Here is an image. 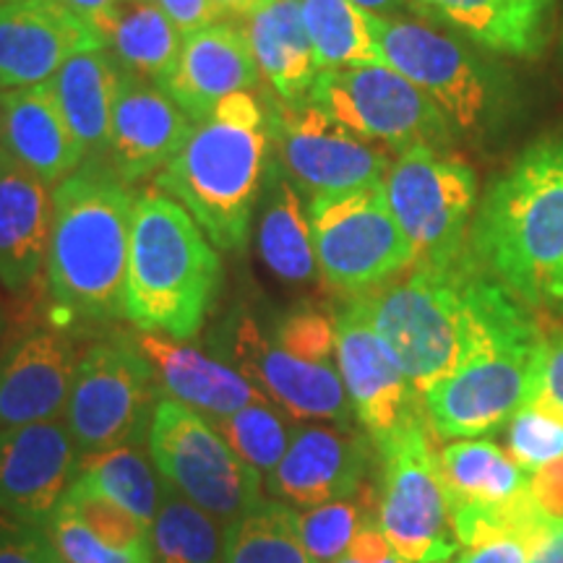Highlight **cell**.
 <instances>
[{
  "mask_svg": "<svg viewBox=\"0 0 563 563\" xmlns=\"http://www.w3.org/2000/svg\"><path fill=\"white\" fill-rule=\"evenodd\" d=\"M352 306L389 344L420 394L509 336L540 329L522 300L467 256L446 269H410Z\"/></svg>",
  "mask_w": 563,
  "mask_h": 563,
  "instance_id": "cell-1",
  "label": "cell"
},
{
  "mask_svg": "<svg viewBox=\"0 0 563 563\" xmlns=\"http://www.w3.org/2000/svg\"><path fill=\"white\" fill-rule=\"evenodd\" d=\"M136 199L104 159H87L53 188L42 287L47 313L63 327H108L125 319Z\"/></svg>",
  "mask_w": 563,
  "mask_h": 563,
  "instance_id": "cell-2",
  "label": "cell"
},
{
  "mask_svg": "<svg viewBox=\"0 0 563 563\" xmlns=\"http://www.w3.org/2000/svg\"><path fill=\"white\" fill-rule=\"evenodd\" d=\"M467 253L530 311H563V136L534 141L490 183Z\"/></svg>",
  "mask_w": 563,
  "mask_h": 563,
  "instance_id": "cell-3",
  "label": "cell"
},
{
  "mask_svg": "<svg viewBox=\"0 0 563 563\" xmlns=\"http://www.w3.org/2000/svg\"><path fill=\"white\" fill-rule=\"evenodd\" d=\"M269 159L266 104L253 91H238L194 125L154 186L188 209L217 251L238 253L249 243Z\"/></svg>",
  "mask_w": 563,
  "mask_h": 563,
  "instance_id": "cell-4",
  "label": "cell"
},
{
  "mask_svg": "<svg viewBox=\"0 0 563 563\" xmlns=\"http://www.w3.org/2000/svg\"><path fill=\"white\" fill-rule=\"evenodd\" d=\"M220 285V253L188 209L159 188L139 194L125 279V319L133 329L191 342Z\"/></svg>",
  "mask_w": 563,
  "mask_h": 563,
  "instance_id": "cell-5",
  "label": "cell"
},
{
  "mask_svg": "<svg viewBox=\"0 0 563 563\" xmlns=\"http://www.w3.org/2000/svg\"><path fill=\"white\" fill-rule=\"evenodd\" d=\"M162 386L133 332H115L81 350L66 420L79 456L150 439Z\"/></svg>",
  "mask_w": 563,
  "mask_h": 563,
  "instance_id": "cell-6",
  "label": "cell"
},
{
  "mask_svg": "<svg viewBox=\"0 0 563 563\" xmlns=\"http://www.w3.org/2000/svg\"><path fill=\"white\" fill-rule=\"evenodd\" d=\"M382 188L412 249V269H446L467 256L477 178L462 157L415 146L397 154Z\"/></svg>",
  "mask_w": 563,
  "mask_h": 563,
  "instance_id": "cell-7",
  "label": "cell"
},
{
  "mask_svg": "<svg viewBox=\"0 0 563 563\" xmlns=\"http://www.w3.org/2000/svg\"><path fill=\"white\" fill-rule=\"evenodd\" d=\"M435 439L426 415L376 443L382 460L378 525L391 551L410 563H446L460 548Z\"/></svg>",
  "mask_w": 563,
  "mask_h": 563,
  "instance_id": "cell-8",
  "label": "cell"
},
{
  "mask_svg": "<svg viewBox=\"0 0 563 563\" xmlns=\"http://www.w3.org/2000/svg\"><path fill=\"white\" fill-rule=\"evenodd\" d=\"M146 443L162 481L222 525L264 504V477L191 407L159 399Z\"/></svg>",
  "mask_w": 563,
  "mask_h": 563,
  "instance_id": "cell-9",
  "label": "cell"
},
{
  "mask_svg": "<svg viewBox=\"0 0 563 563\" xmlns=\"http://www.w3.org/2000/svg\"><path fill=\"white\" fill-rule=\"evenodd\" d=\"M308 217L319 274L332 290L352 298L412 269V249L382 186L313 196Z\"/></svg>",
  "mask_w": 563,
  "mask_h": 563,
  "instance_id": "cell-10",
  "label": "cell"
},
{
  "mask_svg": "<svg viewBox=\"0 0 563 563\" xmlns=\"http://www.w3.org/2000/svg\"><path fill=\"white\" fill-rule=\"evenodd\" d=\"M543 329L501 340L452 376L422 391L428 422L439 439H481L538 399Z\"/></svg>",
  "mask_w": 563,
  "mask_h": 563,
  "instance_id": "cell-11",
  "label": "cell"
},
{
  "mask_svg": "<svg viewBox=\"0 0 563 563\" xmlns=\"http://www.w3.org/2000/svg\"><path fill=\"white\" fill-rule=\"evenodd\" d=\"M308 100L357 136L397 154L415 146L449 150L454 141L446 112L384 63L319 70Z\"/></svg>",
  "mask_w": 563,
  "mask_h": 563,
  "instance_id": "cell-12",
  "label": "cell"
},
{
  "mask_svg": "<svg viewBox=\"0 0 563 563\" xmlns=\"http://www.w3.org/2000/svg\"><path fill=\"white\" fill-rule=\"evenodd\" d=\"M272 154L300 191L347 194L382 186L391 159L384 146L357 136L311 100L266 104Z\"/></svg>",
  "mask_w": 563,
  "mask_h": 563,
  "instance_id": "cell-13",
  "label": "cell"
},
{
  "mask_svg": "<svg viewBox=\"0 0 563 563\" xmlns=\"http://www.w3.org/2000/svg\"><path fill=\"white\" fill-rule=\"evenodd\" d=\"M371 24L384 66L426 91L456 131L483 129L490 110V79L462 40L418 19L371 16Z\"/></svg>",
  "mask_w": 563,
  "mask_h": 563,
  "instance_id": "cell-14",
  "label": "cell"
},
{
  "mask_svg": "<svg viewBox=\"0 0 563 563\" xmlns=\"http://www.w3.org/2000/svg\"><path fill=\"white\" fill-rule=\"evenodd\" d=\"M220 357L241 371L249 382L295 422H327L352 428L347 389L340 365L311 363L282 350L256 319L238 313L224 329Z\"/></svg>",
  "mask_w": 563,
  "mask_h": 563,
  "instance_id": "cell-15",
  "label": "cell"
},
{
  "mask_svg": "<svg viewBox=\"0 0 563 563\" xmlns=\"http://www.w3.org/2000/svg\"><path fill=\"white\" fill-rule=\"evenodd\" d=\"M79 357L76 329L51 313L11 329L0 350V428L63 418Z\"/></svg>",
  "mask_w": 563,
  "mask_h": 563,
  "instance_id": "cell-16",
  "label": "cell"
},
{
  "mask_svg": "<svg viewBox=\"0 0 563 563\" xmlns=\"http://www.w3.org/2000/svg\"><path fill=\"white\" fill-rule=\"evenodd\" d=\"M336 327V365L352 412L376 446L407 422L426 418L422 394L407 378L397 355L382 334L363 319V313L347 300L334 316Z\"/></svg>",
  "mask_w": 563,
  "mask_h": 563,
  "instance_id": "cell-17",
  "label": "cell"
},
{
  "mask_svg": "<svg viewBox=\"0 0 563 563\" xmlns=\"http://www.w3.org/2000/svg\"><path fill=\"white\" fill-rule=\"evenodd\" d=\"M79 460L63 418L0 428V514L45 525L74 483Z\"/></svg>",
  "mask_w": 563,
  "mask_h": 563,
  "instance_id": "cell-18",
  "label": "cell"
},
{
  "mask_svg": "<svg viewBox=\"0 0 563 563\" xmlns=\"http://www.w3.org/2000/svg\"><path fill=\"white\" fill-rule=\"evenodd\" d=\"M89 51H104L100 32L58 0H0V91L47 84Z\"/></svg>",
  "mask_w": 563,
  "mask_h": 563,
  "instance_id": "cell-19",
  "label": "cell"
},
{
  "mask_svg": "<svg viewBox=\"0 0 563 563\" xmlns=\"http://www.w3.org/2000/svg\"><path fill=\"white\" fill-rule=\"evenodd\" d=\"M373 441L340 426H295L287 454L266 477V488L292 509L340 501L365 485Z\"/></svg>",
  "mask_w": 563,
  "mask_h": 563,
  "instance_id": "cell-20",
  "label": "cell"
},
{
  "mask_svg": "<svg viewBox=\"0 0 563 563\" xmlns=\"http://www.w3.org/2000/svg\"><path fill=\"white\" fill-rule=\"evenodd\" d=\"M191 131L194 121L165 89L123 70L112 104L110 144L102 159L118 178L133 186L165 170Z\"/></svg>",
  "mask_w": 563,
  "mask_h": 563,
  "instance_id": "cell-21",
  "label": "cell"
},
{
  "mask_svg": "<svg viewBox=\"0 0 563 563\" xmlns=\"http://www.w3.org/2000/svg\"><path fill=\"white\" fill-rule=\"evenodd\" d=\"M51 228V186L0 146V287L13 298L45 282Z\"/></svg>",
  "mask_w": 563,
  "mask_h": 563,
  "instance_id": "cell-22",
  "label": "cell"
},
{
  "mask_svg": "<svg viewBox=\"0 0 563 563\" xmlns=\"http://www.w3.org/2000/svg\"><path fill=\"white\" fill-rule=\"evenodd\" d=\"M256 84L258 66L243 30L232 24H209L183 34L178 63L162 89L194 123H199L230 95L251 91Z\"/></svg>",
  "mask_w": 563,
  "mask_h": 563,
  "instance_id": "cell-23",
  "label": "cell"
},
{
  "mask_svg": "<svg viewBox=\"0 0 563 563\" xmlns=\"http://www.w3.org/2000/svg\"><path fill=\"white\" fill-rule=\"evenodd\" d=\"M136 344L150 357L162 394L191 407L209 422L230 418L245 405L266 399L241 371L222 357H211L191 342L173 340L157 332H133Z\"/></svg>",
  "mask_w": 563,
  "mask_h": 563,
  "instance_id": "cell-24",
  "label": "cell"
},
{
  "mask_svg": "<svg viewBox=\"0 0 563 563\" xmlns=\"http://www.w3.org/2000/svg\"><path fill=\"white\" fill-rule=\"evenodd\" d=\"M0 146L53 188L87 162L51 81L0 91Z\"/></svg>",
  "mask_w": 563,
  "mask_h": 563,
  "instance_id": "cell-25",
  "label": "cell"
},
{
  "mask_svg": "<svg viewBox=\"0 0 563 563\" xmlns=\"http://www.w3.org/2000/svg\"><path fill=\"white\" fill-rule=\"evenodd\" d=\"M410 9L485 51L534 58L545 47L553 0H410Z\"/></svg>",
  "mask_w": 563,
  "mask_h": 563,
  "instance_id": "cell-26",
  "label": "cell"
},
{
  "mask_svg": "<svg viewBox=\"0 0 563 563\" xmlns=\"http://www.w3.org/2000/svg\"><path fill=\"white\" fill-rule=\"evenodd\" d=\"M258 74L269 81L274 97L287 104L306 102L319 76L313 45L302 21L300 0H269L251 19H245Z\"/></svg>",
  "mask_w": 563,
  "mask_h": 563,
  "instance_id": "cell-27",
  "label": "cell"
},
{
  "mask_svg": "<svg viewBox=\"0 0 563 563\" xmlns=\"http://www.w3.org/2000/svg\"><path fill=\"white\" fill-rule=\"evenodd\" d=\"M258 253H262L266 269L287 285H306L319 274L311 217L302 203L300 188L282 170L274 154L262 188Z\"/></svg>",
  "mask_w": 563,
  "mask_h": 563,
  "instance_id": "cell-28",
  "label": "cell"
},
{
  "mask_svg": "<svg viewBox=\"0 0 563 563\" xmlns=\"http://www.w3.org/2000/svg\"><path fill=\"white\" fill-rule=\"evenodd\" d=\"M104 51L125 74L165 87L178 63L183 40L157 0H121L97 26Z\"/></svg>",
  "mask_w": 563,
  "mask_h": 563,
  "instance_id": "cell-29",
  "label": "cell"
},
{
  "mask_svg": "<svg viewBox=\"0 0 563 563\" xmlns=\"http://www.w3.org/2000/svg\"><path fill=\"white\" fill-rule=\"evenodd\" d=\"M121 79L123 68L108 51L74 55L51 79L68 129L79 139L87 159H102L108 152L112 104Z\"/></svg>",
  "mask_w": 563,
  "mask_h": 563,
  "instance_id": "cell-30",
  "label": "cell"
},
{
  "mask_svg": "<svg viewBox=\"0 0 563 563\" xmlns=\"http://www.w3.org/2000/svg\"><path fill=\"white\" fill-rule=\"evenodd\" d=\"M154 470L152 456L141 452V446H118L81 456L70 485L110 498L152 525L162 496V477Z\"/></svg>",
  "mask_w": 563,
  "mask_h": 563,
  "instance_id": "cell-31",
  "label": "cell"
},
{
  "mask_svg": "<svg viewBox=\"0 0 563 563\" xmlns=\"http://www.w3.org/2000/svg\"><path fill=\"white\" fill-rule=\"evenodd\" d=\"M300 5L319 70L384 63L371 13L352 0H300Z\"/></svg>",
  "mask_w": 563,
  "mask_h": 563,
  "instance_id": "cell-32",
  "label": "cell"
},
{
  "mask_svg": "<svg viewBox=\"0 0 563 563\" xmlns=\"http://www.w3.org/2000/svg\"><path fill=\"white\" fill-rule=\"evenodd\" d=\"M224 530L228 525L162 481L159 509L152 522L154 563H222Z\"/></svg>",
  "mask_w": 563,
  "mask_h": 563,
  "instance_id": "cell-33",
  "label": "cell"
},
{
  "mask_svg": "<svg viewBox=\"0 0 563 563\" xmlns=\"http://www.w3.org/2000/svg\"><path fill=\"white\" fill-rule=\"evenodd\" d=\"M222 563H316L300 543L295 509L264 501L224 530Z\"/></svg>",
  "mask_w": 563,
  "mask_h": 563,
  "instance_id": "cell-34",
  "label": "cell"
},
{
  "mask_svg": "<svg viewBox=\"0 0 563 563\" xmlns=\"http://www.w3.org/2000/svg\"><path fill=\"white\" fill-rule=\"evenodd\" d=\"M292 422L295 420L287 418L269 399H258V402H251L243 410L232 412L230 418L214 420L211 426L222 433L232 452L241 456L243 462H249L266 481L277 470L287 449H290L295 431Z\"/></svg>",
  "mask_w": 563,
  "mask_h": 563,
  "instance_id": "cell-35",
  "label": "cell"
},
{
  "mask_svg": "<svg viewBox=\"0 0 563 563\" xmlns=\"http://www.w3.org/2000/svg\"><path fill=\"white\" fill-rule=\"evenodd\" d=\"M371 498L373 490L363 485L350 498L313 506V509H295L300 543L316 563H334L347 555L357 530L378 514V506H373Z\"/></svg>",
  "mask_w": 563,
  "mask_h": 563,
  "instance_id": "cell-36",
  "label": "cell"
},
{
  "mask_svg": "<svg viewBox=\"0 0 563 563\" xmlns=\"http://www.w3.org/2000/svg\"><path fill=\"white\" fill-rule=\"evenodd\" d=\"M42 530L66 563H154V548L110 545L63 504L45 519Z\"/></svg>",
  "mask_w": 563,
  "mask_h": 563,
  "instance_id": "cell-37",
  "label": "cell"
},
{
  "mask_svg": "<svg viewBox=\"0 0 563 563\" xmlns=\"http://www.w3.org/2000/svg\"><path fill=\"white\" fill-rule=\"evenodd\" d=\"M509 454L527 473L563 460V418L551 407L532 402L511 418Z\"/></svg>",
  "mask_w": 563,
  "mask_h": 563,
  "instance_id": "cell-38",
  "label": "cell"
},
{
  "mask_svg": "<svg viewBox=\"0 0 563 563\" xmlns=\"http://www.w3.org/2000/svg\"><path fill=\"white\" fill-rule=\"evenodd\" d=\"M63 506H68L76 517H81L91 530L108 540L115 548H154L152 545V525L131 514L123 506L112 504L110 498L97 496V493L81 490L70 485L66 496L60 498Z\"/></svg>",
  "mask_w": 563,
  "mask_h": 563,
  "instance_id": "cell-39",
  "label": "cell"
},
{
  "mask_svg": "<svg viewBox=\"0 0 563 563\" xmlns=\"http://www.w3.org/2000/svg\"><path fill=\"white\" fill-rule=\"evenodd\" d=\"M272 340L302 361L336 363V327L321 308L298 306L287 311L274 327Z\"/></svg>",
  "mask_w": 563,
  "mask_h": 563,
  "instance_id": "cell-40",
  "label": "cell"
},
{
  "mask_svg": "<svg viewBox=\"0 0 563 563\" xmlns=\"http://www.w3.org/2000/svg\"><path fill=\"white\" fill-rule=\"evenodd\" d=\"M0 563H66L40 525L0 514Z\"/></svg>",
  "mask_w": 563,
  "mask_h": 563,
  "instance_id": "cell-41",
  "label": "cell"
},
{
  "mask_svg": "<svg viewBox=\"0 0 563 563\" xmlns=\"http://www.w3.org/2000/svg\"><path fill=\"white\" fill-rule=\"evenodd\" d=\"M534 402L551 407L563 418V329L545 336L543 365H540V389Z\"/></svg>",
  "mask_w": 563,
  "mask_h": 563,
  "instance_id": "cell-42",
  "label": "cell"
},
{
  "mask_svg": "<svg viewBox=\"0 0 563 563\" xmlns=\"http://www.w3.org/2000/svg\"><path fill=\"white\" fill-rule=\"evenodd\" d=\"M543 540L534 538H498L490 540V543L467 548L456 563H530L534 548H538Z\"/></svg>",
  "mask_w": 563,
  "mask_h": 563,
  "instance_id": "cell-43",
  "label": "cell"
},
{
  "mask_svg": "<svg viewBox=\"0 0 563 563\" xmlns=\"http://www.w3.org/2000/svg\"><path fill=\"white\" fill-rule=\"evenodd\" d=\"M532 501L551 522H563V460H555L532 473Z\"/></svg>",
  "mask_w": 563,
  "mask_h": 563,
  "instance_id": "cell-44",
  "label": "cell"
},
{
  "mask_svg": "<svg viewBox=\"0 0 563 563\" xmlns=\"http://www.w3.org/2000/svg\"><path fill=\"white\" fill-rule=\"evenodd\" d=\"M157 3L170 16L173 24L178 26L180 34H191L209 24H220L217 19H222L214 0H157Z\"/></svg>",
  "mask_w": 563,
  "mask_h": 563,
  "instance_id": "cell-45",
  "label": "cell"
},
{
  "mask_svg": "<svg viewBox=\"0 0 563 563\" xmlns=\"http://www.w3.org/2000/svg\"><path fill=\"white\" fill-rule=\"evenodd\" d=\"M391 553L394 551H391L389 540H386L382 525H378V514L376 517H371L368 522L357 530L355 540H352V545L347 551L350 559H355L361 563H382L384 559H389Z\"/></svg>",
  "mask_w": 563,
  "mask_h": 563,
  "instance_id": "cell-46",
  "label": "cell"
},
{
  "mask_svg": "<svg viewBox=\"0 0 563 563\" xmlns=\"http://www.w3.org/2000/svg\"><path fill=\"white\" fill-rule=\"evenodd\" d=\"M60 5H66L70 13H76V16L87 21L97 30L100 26V21L108 16V11L112 9L115 3H121V0H58Z\"/></svg>",
  "mask_w": 563,
  "mask_h": 563,
  "instance_id": "cell-47",
  "label": "cell"
},
{
  "mask_svg": "<svg viewBox=\"0 0 563 563\" xmlns=\"http://www.w3.org/2000/svg\"><path fill=\"white\" fill-rule=\"evenodd\" d=\"M530 563H563V522H553L543 543L534 548Z\"/></svg>",
  "mask_w": 563,
  "mask_h": 563,
  "instance_id": "cell-48",
  "label": "cell"
},
{
  "mask_svg": "<svg viewBox=\"0 0 563 563\" xmlns=\"http://www.w3.org/2000/svg\"><path fill=\"white\" fill-rule=\"evenodd\" d=\"M357 9H363L371 16H382V19H394L399 13L412 11L410 0H352Z\"/></svg>",
  "mask_w": 563,
  "mask_h": 563,
  "instance_id": "cell-49",
  "label": "cell"
},
{
  "mask_svg": "<svg viewBox=\"0 0 563 563\" xmlns=\"http://www.w3.org/2000/svg\"><path fill=\"white\" fill-rule=\"evenodd\" d=\"M266 3H269V0H214L222 19H251L253 13L264 9Z\"/></svg>",
  "mask_w": 563,
  "mask_h": 563,
  "instance_id": "cell-50",
  "label": "cell"
},
{
  "mask_svg": "<svg viewBox=\"0 0 563 563\" xmlns=\"http://www.w3.org/2000/svg\"><path fill=\"white\" fill-rule=\"evenodd\" d=\"M9 334H11V316H9V308H5V302L0 300V350H3Z\"/></svg>",
  "mask_w": 563,
  "mask_h": 563,
  "instance_id": "cell-51",
  "label": "cell"
},
{
  "mask_svg": "<svg viewBox=\"0 0 563 563\" xmlns=\"http://www.w3.org/2000/svg\"><path fill=\"white\" fill-rule=\"evenodd\" d=\"M334 563H361V561H355V559H350V555H342L340 561H334ZM382 563H410V561H405L402 555H397V553H391L389 559H384Z\"/></svg>",
  "mask_w": 563,
  "mask_h": 563,
  "instance_id": "cell-52",
  "label": "cell"
}]
</instances>
